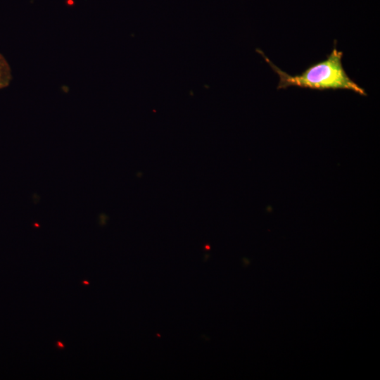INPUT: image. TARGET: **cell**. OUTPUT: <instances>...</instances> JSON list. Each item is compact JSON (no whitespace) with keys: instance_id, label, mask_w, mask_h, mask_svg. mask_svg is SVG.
Returning <instances> with one entry per match:
<instances>
[{"instance_id":"6da1fadb","label":"cell","mask_w":380,"mask_h":380,"mask_svg":"<svg viewBox=\"0 0 380 380\" xmlns=\"http://www.w3.org/2000/svg\"><path fill=\"white\" fill-rule=\"evenodd\" d=\"M336 41L332 51L327 58L309 66L300 75H290L274 65L260 50L261 53L272 70L278 75L277 89L298 87L312 89H348L366 96L365 91L352 80L342 65L343 52L337 50Z\"/></svg>"},{"instance_id":"7a4b0ae2","label":"cell","mask_w":380,"mask_h":380,"mask_svg":"<svg viewBox=\"0 0 380 380\" xmlns=\"http://www.w3.org/2000/svg\"><path fill=\"white\" fill-rule=\"evenodd\" d=\"M11 80V67L6 58L0 53V89L8 87Z\"/></svg>"},{"instance_id":"3957f363","label":"cell","mask_w":380,"mask_h":380,"mask_svg":"<svg viewBox=\"0 0 380 380\" xmlns=\"http://www.w3.org/2000/svg\"><path fill=\"white\" fill-rule=\"evenodd\" d=\"M58 345L62 347V348L63 347V345L61 344V343H60V342L58 343Z\"/></svg>"}]
</instances>
